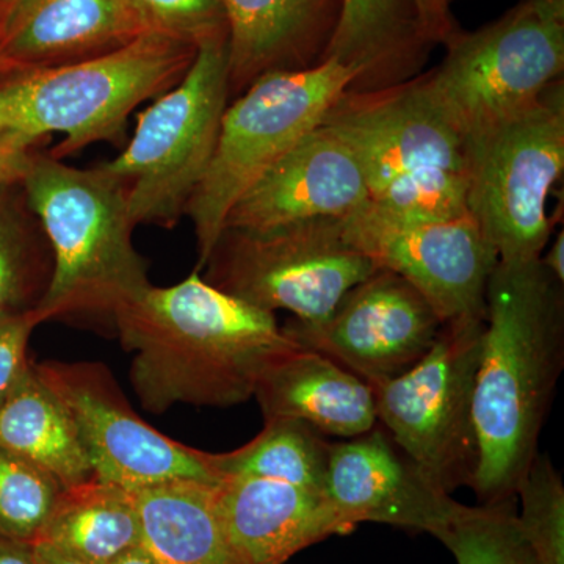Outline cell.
Wrapping results in <instances>:
<instances>
[{
    "mask_svg": "<svg viewBox=\"0 0 564 564\" xmlns=\"http://www.w3.org/2000/svg\"><path fill=\"white\" fill-rule=\"evenodd\" d=\"M113 328L132 352L133 392L154 414L248 402L263 372L300 345L273 313L218 291L198 270L180 284L144 289L118 310Z\"/></svg>",
    "mask_w": 564,
    "mask_h": 564,
    "instance_id": "6da1fadb",
    "label": "cell"
},
{
    "mask_svg": "<svg viewBox=\"0 0 564 564\" xmlns=\"http://www.w3.org/2000/svg\"><path fill=\"white\" fill-rule=\"evenodd\" d=\"M540 258L499 261L486 289L473 414L481 503L516 496L564 364V291Z\"/></svg>",
    "mask_w": 564,
    "mask_h": 564,
    "instance_id": "7a4b0ae2",
    "label": "cell"
},
{
    "mask_svg": "<svg viewBox=\"0 0 564 564\" xmlns=\"http://www.w3.org/2000/svg\"><path fill=\"white\" fill-rule=\"evenodd\" d=\"M22 187L54 259L36 307L41 323L93 318L113 326L118 310L151 285L133 245L126 185L99 166L76 169L40 151Z\"/></svg>",
    "mask_w": 564,
    "mask_h": 564,
    "instance_id": "3957f363",
    "label": "cell"
},
{
    "mask_svg": "<svg viewBox=\"0 0 564 564\" xmlns=\"http://www.w3.org/2000/svg\"><path fill=\"white\" fill-rule=\"evenodd\" d=\"M322 124L358 159L377 209L411 220L467 215L466 141L429 98L421 74L386 90L345 91Z\"/></svg>",
    "mask_w": 564,
    "mask_h": 564,
    "instance_id": "277c9868",
    "label": "cell"
},
{
    "mask_svg": "<svg viewBox=\"0 0 564 564\" xmlns=\"http://www.w3.org/2000/svg\"><path fill=\"white\" fill-rule=\"evenodd\" d=\"M198 47L147 33L121 50L70 65L0 79V129L35 141L63 139L50 151L63 159L99 141L121 143L141 102L173 88Z\"/></svg>",
    "mask_w": 564,
    "mask_h": 564,
    "instance_id": "5b68a950",
    "label": "cell"
},
{
    "mask_svg": "<svg viewBox=\"0 0 564 564\" xmlns=\"http://www.w3.org/2000/svg\"><path fill=\"white\" fill-rule=\"evenodd\" d=\"M421 74L445 120L474 133L529 109L564 74V0H521L477 31H459Z\"/></svg>",
    "mask_w": 564,
    "mask_h": 564,
    "instance_id": "8992f818",
    "label": "cell"
},
{
    "mask_svg": "<svg viewBox=\"0 0 564 564\" xmlns=\"http://www.w3.org/2000/svg\"><path fill=\"white\" fill-rule=\"evenodd\" d=\"M229 102L228 35H221L199 44L185 76L139 113L126 150L98 165L126 185L135 226L173 228L184 217Z\"/></svg>",
    "mask_w": 564,
    "mask_h": 564,
    "instance_id": "52a82bcc",
    "label": "cell"
},
{
    "mask_svg": "<svg viewBox=\"0 0 564 564\" xmlns=\"http://www.w3.org/2000/svg\"><path fill=\"white\" fill-rule=\"evenodd\" d=\"M355 82V73L326 61L304 70L265 74L229 102L214 158L188 202L198 240V269L217 242L234 204L304 139Z\"/></svg>",
    "mask_w": 564,
    "mask_h": 564,
    "instance_id": "ba28073f",
    "label": "cell"
},
{
    "mask_svg": "<svg viewBox=\"0 0 564 564\" xmlns=\"http://www.w3.org/2000/svg\"><path fill=\"white\" fill-rule=\"evenodd\" d=\"M467 215L499 261L543 254L547 199L564 173V80L529 109L466 139Z\"/></svg>",
    "mask_w": 564,
    "mask_h": 564,
    "instance_id": "9c48e42d",
    "label": "cell"
},
{
    "mask_svg": "<svg viewBox=\"0 0 564 564\" xmlns=\"http://www.w3.org/2000/svg\"><path fill=\"white\" fill-rule=\"evenodd\" d=\"M202 270L218 291L313 325L378 267L348 242L343 220L322 218L269 228L226 226Z\"/></svg>",
    "mask_w": 564,
    "mask_h": 564,
    "instance_id": "30bf717a",
    "label": "cell"
},
{
    "mask_svg": "<svg viewBox=\"0 0 564 564\" xmlns=\"http://www.w3.org/2000/svg\"><path fill=\"white\" fill-rule=\"evenodd\" d=\"M485 318L445 322L421 361L372 388L378 421L429 480L451 494L478 466L473 402Z\"/></svg>",
    "mask_w": 564,
    "mask_h": 564,
    "instance_id": "8fae6325",
    "label": "cell"
},
{
    "mask_svg": "<svg viewBox=\"0 0 564 564\" xmlns=\"http://www.w3.org/2000/svg\"><path fill=\"white\" fill-rule=\"evenodd\" d=\"M33 366L73 415L98 480L128 491L177 478L220 484L210 454L177 443L139 417L102 364Z\"/></svg>",
    "mask_w": 564,
    "mask_h": 564,
    "instance_id": "7c38bea8",
    "label": "cell"
},
{
    "mask_svg": "<svg viewBox=\"0 0 564 564\" xmlns=\"http://www.w3.org/2000/svg\"><path fill=\"white\" fill-rule=\"evenodd\" d=\"M343 226L356 250L410 282L444 323L486 317V289L499 256L469 215L411 220L369 203Z\"/></svg>",
    "mask_w": 564,
    "mask_h": 564,
    "instance_id": "4fadbf2b",
    "label": "cell"
},
{
    "mask_svg": "<svg viewBox=\"0 0 564 564\" xmlns=\"http://www.w3.org/2000/svg\"><path fill=\"white\" fill-rule=\"evenodd\" d=\"M444 322L410 282L378 269L350 289L321 323L282 326L296 344L322 352L366 383L399 377L421 361Z\"/></svg>",
    "mask_w": 564,
    "mask_h": 564,
    "instance_id": "5bb4252c",
    "label": "cell"
},
{
    "mask_svg": "<svg viewBox=\"0 0 564 564\" xmlns=\"http://www.w3.org/2000/svg\"><path fill=\"white\" fill-rule=\"evenodd\" d=\"M325 494L351 529L378 522L437 536L463 508L377 429L332 444Z\"/></svg>",
    "mask_w": 564,
    "mask_h": 564,
    "instance_id": "9a60e30c",
    "label": "cell"
},
{
    "mask_svg": "<svg viewBox=\"0 0 564 564\" xmlns=\"http://www.w3.org/2000/svg\"><path fill=\"white\" fill-rule=\"evenodd\" d=\"M369 203L358 159L336 132L321 124L243 193L229 212L225 228L343 220Z\"/></svg>",
    "mask_w": 564,
    "mask_h": 564,
    "instance_id": "2e32d148",
    "label": "cell"
},
{
    "mask_svg": "<svg viewBox=\"0 0 564 564\" xmlns=\"http://www.w3.org/2000/svg\"><path fill=\"white\" fill-rule=\"evenodd\" d=\"M147 33L124 0H24L0 33V77L91 61Z\"/></svg>",
    "mask_w": 564,
    "mask_h": 564,
    "instance_id": "e0dca14e",
    "label": "cell"
},
{
    "mask_svg": "<svg viewBox=\"0 0 564 564\" xmlns=\"http://www.w3.org/2000/svg\"><path fill=\"white\" fill-rule=\"evenodd\" d=\"M223 525L239 564H282L333 534L350 532L325 492L263 478H223Z\"/></svg>",
    "mask_w": 564,
    "mask_h": 564,
    "instance_id": "ac0fdd59",
    "label": "cell"
},
{
    "mask_svg": "<svg viewBox=\"0 0 564 564\" xmlns=\"http://www.w3.org/2000/svg\"><path fill=\"white\" fill-rule=\"evenodd\" d=\"M228 28L229 95L265 74L325 62L343 0H220Z\"/></svg>",
    "mask_w": 564,
    "mask_h": 564,
    "instance_id": "d6986e66",
    "label": "cell"
},
{
    "mask_svg": "<svg viewBox=\"0 0 564 564\" xmlns=\"http://www.w3.org/2000/svg\"><path fill=\"white\" fill-rule=\"evenodd\" d=\"M254 399L265 419H295L329 436H362L377 425L372 388L328 356L302 345L263 372Z\"/></svg>",
    "mask_w": 564,
    "mask_h": 564,
    "instance_id": "ffe728a7",
    "label": "cell"
},
{
    "mask_svg": "<svg viewBox=\"0 0 564 564\" xmlns=\"http://www.w3.org/2000/svg\"><path fill=\"white\" fill-rule=\"evenodd\" d=\"M434 46L415 0H343L325 62L355 73L347 91L386 90L422 74Z\"/></svg>",
    "mask_w": 564,
    "mask_h": 564,
    "instance_id": "44dd1931",
    "label": "cell"
},
{
    "mask_svg": "<svg viewBox=\"0 0 564 564\" xmlns=\"http://www.w3.org/2000/svg\"><path fill=\"white\" fill-rule=\"evenodd\" d=\"M140 547L161 564H239L220 508L217 485L162 481L131 491Z\"/></svg>",
    "mask_w": 564,
    "mask_h": 564,
    "instance_id": "7402d4cb",
    "label": "cell"
},
{
    "mask_svg": "<svg viewBox=\"0 0 564 564\" xmlns=\"http://www.w3.org/2000/svg\"><path fill=\"white\" fill-rule=\"evenodd\" d=\"M0 448L47 470L63 488L95 477L73 415L33 364L0 404Z\"/></svg>",
    "mask_w": 564,
    "mask_h": 564,
    "instance_id": "603a6c76",
    "label": "cell"
},
{
    "mask_svg": "<svg viewBox=\"0 0 564 564\" xmlns=\"http://www.w3.org/2000/svg\"><path fill=\"white\" fill-rule=\"evenodd\" d=\"M35 543L50 544L88 564H110L140 545L131 491L96 477L63 488Z\"/></svg>",
    "mask_w": 564,
    "mask_h": 564,
    "instance_id": "cb8c5ba5",
    "label": "cell"
},
{
    "mask_svg": "<svg viewBox=\"0 0 564 564\" xmlns=\"http://www.w3.org/2000/svg\"><path fill=\"white\" fill-rule=\"evenodd\" d=\"M332 443L295 419H265L254 440L237 451L210 454L223 478H263L325 492Z\"/></svg>",
    "mask_w": 564,
    "mask_h": 564,
    "instance_id": "d4e9b609",
    "label": "cell"
},
{
    "mask_svg": "<svg viewBox=\"0 0 564 564\" xmlns=\"http://www.w3.org/2000/svg\"><path fill=\"white\" fill-rule=\"evenodd\" d=\"M52 273L50 242L24 187L0 192V318L36 311Z\"/></svg>",
    "mask_w": 564,
    "mask_h": 564,
    "instance_id": "484cf974",
    "label": "cell"
},
{
    "mask_svg": "<svg viewBox=\"0 0 564 564\" xmlns=\"http://www.w3.org/2000/svg\"><path fill=\"white\" fill-rule=\"evenodd\" d=\"M458 564H540L518 522L513 497L466 507L437 534Z\"/></svg>",
    "mask_w": 564,
    "mask_h": 564,
    "instance_id": "4316f807",
    "label": "cell"
},
{
    "mask_svg": "<svg viewBox=\"0 0 564 564\" xmlns=\"http://www.w3.org/2000/svg\"><path fill=\"white\" fill-rule=\"evenodd\" d=\"M62 491L54 475L0 448V536L35 543Z\"/></svg>",
    "mask_w": 564,
    "mask_h": 564,
    "instance_id": "83f0119b",
    "label": "cell"
},
{
    "mask_svg": "<svg viewBox=\"0 0 564 564\" xmlns=\"http://www.w3.org/2000/svg\"><path fill=\"white\" fill-rule=\"evenodd\" d=\"M516 494L519 527L538 563L564 564V486L549 456H534Z\"/></svg>",
    "mask_w": 564,
    "mask_h": 564,
    "instance_id": "f1b7e54d",
    "label": "cell"
},
{
    "mask_svg": "<svg viewBox=\"0 0 564 564\" xmlns=\"http://www.w3.org/2000/svg\"><path fill=\"white\" fill-rule=\"evenodd\" d=\"M147 32L161 33L198 47L228 35L220 0H124Z\"/></svg>",
    "mask_w": 564,
    "mask_h": 564,
    "instance_id": "f546056e",
    "label": "cell"
},
{
    "mask_svg": "<svg viewBox=\"0 0 564 564\" xmlns=\"http://www.w3.org/2000/svg\"><path fill=\"white\" fill-rule=\"evenodd\" d=\"M40 323L36 311L0 318V404L9 399L31 369L29 340Z\"/></svg>",
    "mask_w": 564,
    "mask_h": 564,
    "instance_id": "4dcf8cb0",
    "label": "cell"
},
{
    "mask_svg": "<svg viewBox=\"0 0 564 564\" xmlns=\"http://www.w3.org/2000/svg\"><path fill=\"white\" fill-rule=\"evenodd\" d=\"M43 141L0 129V192L21 185L31 172Z\"/></svg>",
    "mask_w": 564,
    "mask_h": 564,
    "instance_id": "1f68e13d",
    "label": "cell"
},
{
    "mask_svg": "<svg viewBox=\"0 0 564 564\" xmlns=\"http://www.w3.org/2000/svg\"><path fill=\"white\" fill-rule=\"evenodd\" d=\"M423 28L433 43L445 44L455 33L462 31L458 21L452 14L448 0H415Z\"/></svg>",
    "mask_w": 564,
    "mask_h": 564,
    "instance_id": "d6a6232c",
    "label": "cell"
},
{
    "mask_svg": "<svg viewBox=\"0 0 564 564\" xmlns=\"http://www.w3.org/2000/svg\"><path fill=\"white\" fill-rule=\"evenodd\" d=\"M0 564H36L32 545L0 536Z\"/></svg>",
    "mask_w": 564,
    "mask_h": 564,
    "instance_id": "836d02e7",
    "label": "cell"
},
{
    "mask_svg": "<svg viewBox=\"0 0 564 564\" xmlns=\"http://www.w3.org/2000/svg\"><path fill=\"white\" fill-rule=\"evenodd\" d=\"M544 269L547 270L556 281L564 284V232L556 234L554 242L549 250L543 252L540 258Z\"/></svg>",
    "mask_w": 564,
    "mask_h": 564,
    "instance_id": "e575fe53",
    "label": "cell"
},
{
    "mask_svg": "<svg viewBox=\"0 0 564 564\" xmlns=\"http://www.w3.org/2000/svg\"><path fill=\"white\" fill-rule=\"evenodd\" d=\"M32 552L36 564H88L74 556L63 554L57 549L51 547L50 544L33 543Z\"/></svg>",
    "mask_w": 564,
    "mask_h": 564,
    "instance_id": "d590c367",
    "label": "cell"
},
{
    "mask_svg": "<svg viewBox=\"0 0 564 564\" xmlns=\"http://www.w3.org/2000/svg\"><path fill=\"white\" fill-rule=\"evenodd\" d=\"M110 564H161L155 562L154 558L147 551L137 545V547L131 549V551L126 552L121 556H118L117 560H113Z\"/></svg>",
    "mask_w": 564,
    "mask_h": 564,
    "instance_id": "8d00e7d4",
    "label": "cell"
},
{
    "mask_svg": "<svg viewBox=\"0 0 564 564\" xmlns=\"http://www.w3.org/2000/svg\"><path fill=\"white\" fill-rule=\"evenodd\" d=\"M24 0H0V33L9 24L13 14L20 9Z\"/></svg>",
    "mask_w": 564,
    "mask_h": 564,
    "instance_id": "74e56055",
    "label": "cell"
},
{
    "mask_svg": "<svg viewBox=\"0 0 564 564\" xmlns=\"http://www.w3.org/2000/svg\"><path fill=\"white\" fill-rule=\"evenodd\" d=\"M448 2H451V3H452V2H455V0H448Z\"/></svg>",
    "mask_w": 564,
    "mask_h": 564,
    "instance_id": "f35d334b",
    "label": "cell"
}]
</instances>
